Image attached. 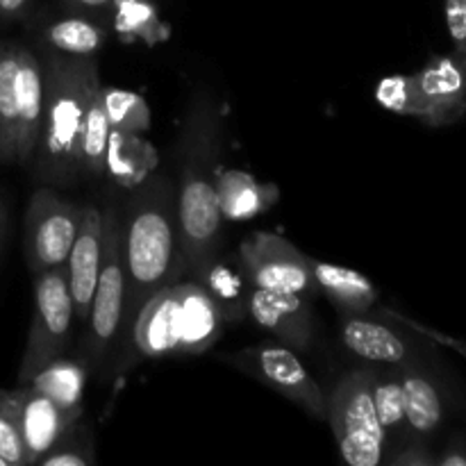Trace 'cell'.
<instances>
[{
    "label": "cell",
    "mask_w": 466,
    "mask_h": 466,
    "mask_svg": "<svg viewBox=\"0 0 466 466\" xmlns=\"http://www.w3.org/2000/svg\"><path fill=\"white\" fill-rule=\"evenodd\" d=\"M121 217V258L126 273V308L118 339H127L150 296L180 282L187 268L177 235L176 194L164 176L135 187Z\"/></svg>",
    "instance_id": "6da1fadb"
},
{
    "label": "cell",
    "mask_w": 466,
    "mask_h": 466,
    "mask_svg": "<svg viewBox=\"0 0 466 466\" xmlns=\"http://www.w3.org/2000/svg\"><path fill=\"white\" fill-rule=\"evenodd\" d=\"M221 112L208 91H198L187 107L180 135V176L176 214L180 248L187 268L198 276L214 258L221 235V209L217 200Z\"/></svg>",
    "instance_id": "7a4b0ae2"
},
{
    "label": "cell",
    "mask_w": 466,
    "mask_h": 466,
    "mask_svg": "<svg viewBox=\"0 0 466 466\" xmlns=\"http://www.w3.org/2000/svg\"><path fill=\"white\" fill-rule=\"evenodd\" d=\"M98 86V64L94 57L48 50L44 62V126L35 150L39 177L68 182L80 176L77 139Z\"/></svg>",
    "instance_id": "3957f363"
},
{
    "label": "cell",
    "mask_w": 466,
    "mask_h": 466,
    "mask_svg": "<svg viewBox=\"0 0 466 466\" xmlns=\"http://www.w3.org/2000/svg\"><path fill=\"white\" fill-rule=\"evenodd\" d=\"M326 419L330 421L337 449L350 466H378L385 453V431L373 405V371L358 369L337 380L326 399Z\"/></svg>",
    "instance_id": "277c9868"
},
{
    "label": "cell",
    "mask_w": 466,
    "mask_h": 466,
    "mask_svg": "<svg viewBox=\"0 0 466 466\" xmlns=\"http://www.w3.org/2000/svg\"><path fill=\"white\" fill-rule=\"evenodd\" d=\"M126 308V273L121 258V217L116 209L103 214V259L98 282L85 321L82 360L86 371L103 367L112 346L118 341Z\"/></svg>",
    "instance_id": "5b68a950"
},
{
    "label": "cell",
    "mask_w": 466,
    "mask_h": 466,
    "mask_svg": "<svg viewBox=\"0 0 466 466\" xmlns=\"http://www.w3.org/2000/svg\"><path fill=\"white\" fill-rule=\"evenodd\" d=\"M71 291L64 267L48 268L35 276V312H32L27 344L23 350L18 385H27L50 360L62 358L73 341L76 323Z\"/></svg>",
    "instance_id": "8992f818"
},
{
    "label": "cell",
    "mask_w": 466,
    "mask_h": 466,
    "mask_svg": "<svg viewBox=\"0 0 466 466\" xmlns=\"http://www.w3.org/2000/svg\"><path fill=\"white\" fill-rule=\"evenodd\" d=\"M82 208L59 198L50 189H36L25 212V262L30 271L41 273L66 264L80 226Z\"/></svg>",
    "instance_id": "52a82bcc"
},
{
    "label": "cell",
    "mask_w": 466,
    "mask_h": 466,
    "mask_svg": "<svg viewBox=\"0 0 466 466\" xmlns=\"http://www.w3.org/2000/svg\"><path fill=\"white\" fill-rule=\"evenodd\" d=\"M239 264L258 289L291 291L312 299L319 291L309 258L273 232H255L239 246Z\"/></svg>",
    "instance_id": "ba28073f"
},
{
    "label": "cell",
    "mask_w": 466,
    "mask_h": 466,
    "mask_svg": "<svg viewBox=\"0 0 466 466\" xmlns=\"http://www.w3.org/2000/svg\"><path fill=\"white\" fill-rule=\"evenodd\" d=\"M230 362L291 403L300 405L312 417L326 419V394L289 346H253L232 355Z\"/></svg>",
    "instance_id": "9c48e42d"
},
{
    "label": "cell",
    "mask_w": 466,
    "mask_h": 466,
    "mask_svg": "<svg viewBox=\"0 0 466 466\" xmlns=\"http://www.w3.org/2000/svg\"><path fill=\"white\" fill-rule=\"evenodd\" d=\"M417 118L428 126H451L466 114V57L460 53L432 57L412 76Z\"/></svg>",
    "instance_id": "30bf717a"
},
{
    "label": "cell",
    "mask_w": 466,
    "mask_h": 466,
    "mask_svg": "<svg viewBox=\"0 0 466 466\" xmlns=\"http://www.w3.org/2000/svg\"><path fill=\"white\" fill-rule=\"evenodd\" d=\"M248 317L253 319L255 326L271 332L291 350L309 349L314 317L308 296L253 287L248 299Z\"/></svg>",
    "instance_id": "8fae6325"
},
{
    "label": "cell",
    "mask_w": 466,
    "mask_h": 466,
    "mask_svg": "<svg viewBox=\"0 0 466 466\" xmlns=\"http://www.w3.org/2000/svg\"><path fill=\"white\" fill-rule=\"evenodd\" d=\"M100 259H103V212L94 205H86L82 208L80 226H77L66 264H64L76 319L82 323L86 321L91 299H94Z\"/></svg>",
    "instance_id": "7c38bea8"
},
{
    "label": "cell",
    "mask_w": 466,
    "mask_h": 466,
    "mask_svg": "<svg viewBox=\"0 0 466 466\" xmlns=\"http://www.w3.org/2000/svg\"><path fill=\"white\" fill-rule=\"evenodd\" d=\"M176 285L150 296L148 303L141 308L135 326H132L130 344L144 358L162 360L180 355L182 308Z\"/></svg>",
    "instance_id": "4fadbf2b"
},
{
    "label": "cell",
    "mask_w": 466,
    "mask_h": 466,
    "mask_svg": "<svg viewBox=\"0 0 466 466\" xmlns=\"http://www.w3.org/2000/svg\"><path fill=\"white\" fill-rule=\"evenodd\" d=\"M16 162L35 159L44 126V64L30 48L18 46L16 53Z\"/></svg>",
    "instance_id": "5bb4252c"
},
{
    "label": "cell",
    "mask_w": 466,
    "mask_h": 466,
    "mask_svg": "<svg viewBox=\"0 0 466 466\" xmlns=\"http://www.w3.org/2000/svg\"><path fill=\"white\" fill-rule=\"evenodd\" d=\"M18 400H21V435L25 446L27 466L39 464V460L62 440L68 428L80 417H71L59 405H55L48 396L36 391L30 385H18Z\"/></svg>",
    "instance_id": "9a60e30c"
},
{
    "label": "cell",
    "mask_w": 466,
    "mask_h": 466,
    "mask_svg": "<svg viewBox=\"0 0 466 466\" xmlns=\"http://www.w3.org/2000/svg\"><path fill=\"white\" fill-rule=\"evenodd\" d=\"M339 339L350 353L367 362L387 364L394 369L414 364L405 337L399 335L394 328L367 319L364 314H346L344 321L339 323Z\"/></svg>",
    "instance_id": "2e32d148"
},
{
    "label": "cell",
    "mask_w": 466,
    "mask_h": 466,
    "mask_svg": "<svg viewBox=\"0 0 466 466\" xmlns=\"http://www.w3.org/2000/svg\"><path fill=\"white\" fill-rule=\"evenodd\" d=\"M182 308V349L180 355H200L212 349L221 337L226 319L212 296L198 282H177Z\"/></svg>",
    "instance_id": "e0dca14e"
},
{
    "label": "cell",
    "mask_w": 466,
    "mask_h": 466,
    "mask_svg": "<svg viewBox=\"0 0 466 466\" xmlns=\"http://www.w3.org/2000/svg\"><path fill=\"white\" fill-rule=\"evenodd\" d=\"M159 162L157 150L144 135L126 130L109 132L107 157H105V176L112 177L123 189H135L148 180Z\"/></svg>",
    "instance_id": "ac0fdd59"
},
{
    "label": "cell",
    "mask_w": 466,
    "mask_h": 466,
    "mask_svg": "<svg viewBox=\"0 0 466 466\" xmlns=\"http://www.w3.org/2000/svg\"><path fill=\"white\" fill-rule=\"evenodd\" d=\"M280 191L276 185H262L255 176L237 168L218 171L217 200L221 217L228 221H246L267 212L278 200Z\"/></svg>",
    "instance_id": "d6986e66"
},
{
    "label": "cell",
    "mask_w": 466,
    "mask_h": 466,
    "mask_svg": "<svg viewBox=\"0 0 466 466\" xmlns=\"http://www.w3.org/2000/svg\"><path fill=\"white\" fill-rule=\"evenodd\" d=\"M309 267L319 291H323L341 314H364L376 305L378 289L364 273L317 259H309Z\"/></svg>",
    "instance_id": "ffe728a7"
},
{
    "label": "cell",
    "mask_w": 466,
    "mask_h": 466,
    "mask_svg": "<svg viewBox=\"0 0 466 466\" xmlns=\"http://www.w3.org/2000/svg\"><path fill=\"white\" fill-rule=\"evenodd\" d=\"M196 282L203 285V289L212 296L226 323H239L248 319V299L253 285L248 282L239 262L214 258L196 276Z\"/></svg>",
    "instance_id": "44dd1931"
},
{
    "label": "cell",
    "mask_w": 466,
    "mask_h": 466,
    "mask_svg": "<svg viewBox=\"0 0 466 466\" xmlns=\"http://www.w3.org/2000/svg\"><path fill=\"white\" fill-rule=\"evenodd\" d=\"M405 396V423L419 437L432 435L444 421V400L440 387L428 373L410 364L399 369Z\"/></svg>",
    "instance_id": "7402d4cb"
},
{
    "label": "cell",
    "mask_w": 466,
    "mask_h": 466,
    "mask_svg": "<svg viewBox=\"0 0 466 466\" xmlns=\"http://www.w3.org/2000/svg\"><path fill=\"white\" fill-rule=\"evenodd\" d=\"M86 376H89V371L80 360H68L62 355V358L50 360L44 369H39L27 385L48 396L64 412L77 419L85 417L82 399H85Z\"/></svg>",
    "instance_id": "603a6c76"
},
{
    "label": "cell",
    "mask_w": 466,
    "mask_h": 466,
    "mask_svg": "<svg viewBox=\"0 0 466 466\" xmlns=\"http://www.w3.org/2000/svg\"><path fill=\"white\" fill-rule=\"evenodd\" d=\"M44 41L48 50H55V53L94 57L107 41V30L91 18L68 16L46 25Z\"/></svg>",
    "instance_id": "cb8c5ba5"
},
{
    "label": "cell",
    "mask_w": 466,
    "mask_h": 466,
    "mask_svg": "<svg viewBox=\"0 0 466 466\" xmlns=\"http://www.w3.org/2000/svg\"><path fill=\"white\" fill-rule=\"evenodd\" d=\"M109 132H112V126H109L107 114H105L98 86L89 107H86L85 121H82L80 127V139H77V168H80V176H105Z\"/></svg>",
    "instance_id": "d4e9b609"
},
{
    "label": "cell",
    "mask_w": 466,
    "mask_h": 466,
    "mask_svg": "<svg viewBox=\"0 0 466 466\" xmlns=\"http://www.w3.org/2000/svg\"><path fill=\"white\" fill-rule=\"evenodd\" d=\"M114 30L123 39L144 41L146 46H157L167 41L168 27L159 18L157 9L148 0H114Z\"/></svg>",
    "instance_id": "484cf974"
},
{
    "label": "cell",
    "mask_w": 466,
    "mask_h": 466,
    "mask_svg": "<svg viewBox=\"0 0 466 466\" xmlns=\"http://www.w3.org/2000/svg\"><path fill=\"white\" fill-rule=\"evenodd\" d=\"M16 53L18 46H0V162L16 159Z\"/></svg>",
    "instance_id": "4316f807"
},
{
    "label": "cell",
    "mask_w": 466,
    "mask_h": 466,
    "mask_svg": "<svg viewBox=\"0 0 466 466\" xmlns=\"http://www.w3.org/2000/svg\"><path fill=\"white\" fill-rule=\"evenodd\" d=\"M100 98H103L105 114H107L109 126L114 130L137 132V135L148 132L150 107L144 96L100 82Z\"/></svg>",
    "instance_id": "83f0119b"
},
{
    "label": "cell",
    "mask_w": 466,
    "mask_h": 466,
    "mask_svg": "<svg viewBox=\"0 0 466 466\" xmlns=\"http://www.w3.org/2000/svg\"><path fill=\"white\" fill-rule=\"evenodd\" d=\"M373 405H376L378 421L385 431V437L399 435L403 428H408V423H405V396L399 371H373Z\"/></svg>",
    "instance_id": "f1b7e54d"
},
{
    "label": "cell",
    "mask_w": 466,
    "mask_h": 466,
    "mask_svg": "<svg viewBox=\"0 0 466 466\" xmlns=\"http://www.w3.org/2000/svg\"><path fill=\"white\" fill-rule=\"evenodd\" d=\"M18 414H21L18 390H0V458L9 466H27Z\"/></svg>",
    "instance_id": "f546056e"
},
{
    "label": "cell",
    "mask_w": 466,
    "mask_h": 466,
    "mask_svg": "<svg viewBox=\"0 0 466 466\" xmlns=\"http://www.w3.org/2000/svg\"><path fill=\"white\" fill-rule=\"evenodd\" d=\"M94 462V440L85 417L77 419L66 435L39 460L41 466H91Z\"/></svg>",
    "instance_id": "4dcf8cb0"
},
{
    "label": "cell",
    "mask_w": 466,
    "mask_h": 466,
    "mask_svg": "<svg viewBox=\"0 0 466 466\" xmlns=\"http://www.w3.org/2000/svg\"><path fill=\"white\" fill-rule=\"evenodd\" d=\"M376 100L390 112L400 116L417 118V100H414L412 76L382 77L376 86Z\"/></svg>",
    "instance_id": "1f68e13d"
},
{
    "label": "cell",
    "mask_w": 466,
    "mask_h": 466,
    "mask_svg": "<svg viewBox=\"0 0 466 466\" xmlns=\"http://www.w3.org/2000/svg\"><path fill=\"white\" fill-rule=\"evenodd\" d=\"M446 25L455 44V53L466 57V0H446Z\"/></svg>",
    "instance_id": "d6a6232c"
},
{
    "label": "cell",
    "mask_w": 466,
    "mask_h": 466,
    "mask_svg": "<svg viewBox=\"0 0 466 466\" xmlns=\"http://www.w3.org/2000/svg\"><path fill=\"white\" fill-rule=\"evenodd\" d=\"M391 464L394 466H431L435 464V458L431 455V451L423 444L410 446V449H403L400 453H396L391 458Z\"/></svg>",
    "instance_id": "836d02e7"
},
{
    "label": "cell",
    "mask_w": 466,
    "mask_h": 466,
    "mask_svg": "<svg viewBox=\"0 0 466 466\" xmlns=\"http://www.w3.org/2000/svg\"><path fill=\"white\" fill-rule=\"evenodd\" d=\"M435 464L440 466H466V444L462 440L451 441L444 455L435 458Z\"/></svg>",
    "instance_id": "e575fe53"
},
{
    "label": "cell",
    "mask_w": 466,
    "mask_h": 466,
    "mask_svg": "<svg viewBox=\"0 0 466 466\" xmlns=\"http://www.w3.org/2000/svg\"><path fill=\"white\" fill-rule=\"evenodd\" d=\"M30 0H0V21H12L25 12Z\"/></svg>",
    "instance_id": "d590c367"
},
{
    "label": "cell",
    "mask_w": 466,
    "mask_h": 466,
    "mask_svg": "<svg viewBox=\"0 0 466 466\" xmlns=\"http://www.w3.org/2000/svg\"><path fill=\"white\" fill-rule=\"evenodd\" d=\"M68 3L77 9H103V7H109L114 0H68Z\"/></svg>",
    "instance_id": "8d00e7d4"
},
{
    "label": "cell",
    "mask_w": 466,
    "mask_h": 466,
    "mask_svg": "<svg viewBox=\"0 0 466 466\" xmlns=\"http://www.w3.org/2000/svg\"><path fill=\"white\" fill-rule=\"evenodd\" d=\"M3 237H5V208H3V198H0V246H3Z\"/></svg>",
    "instance_id": "74e56055"
},
{
    "label": "cell",
    "mask_w": 466,
    "mask_h": 466,
    "mask_svg": "<svg viewBox=\"0 0 466 466\" xmlns=\"http://www.w3.org/2000/svg\"><path fill=\"white\" fill-rule=\"evenodd\" d=\"M0 466H9V464H7V462H5V460H3V458H0Z\"/></svg>",
    "instance_id": "f35d334b"
}]
</instances>
